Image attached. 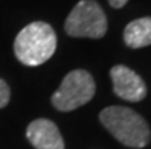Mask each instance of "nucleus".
I'll return each mask as SVG.
<instances>
[{
  "label": "nucleus",
  "instance_id": "2",
  "mask_svg": "<svg viewBox=\"0 0 151 149\" xmlns=\"http://www.w3.org/2000/svg\"><path fill=\"white\" fill-rule=\"evenodd\" d=\"M99 120L105 129L125 146L144 148L151 138L148 123L131 108L119 105L107 107L101 111Z\"/></svg>",
  "mask_w": 151,
  "mask_h": 149
},
{
  "label": "nucleus",
  "instance_id": "1",
  "mask_svg": "<svg viewBox=\"0 0 151 149\" xmlns=\"http://www.w3.org/2000/svg\"><path fill=\"white\" fill-rule=\"evenodd\" d=\"M57 34L44 21H34L19 32L14 41V52L22 64L37 67L55 53Z\"/></svg>",
  "mask_w": 151,
  "mask_h": 149
},
{
  "label": "nucleus",
  "instance_id": "4",
  "mask_svg": "<svg viewBox=\"0 0 151 149\" xmlns=\"http://www.w3.org/2000/svg\"><path fill=\"white\" fill-rule=\"evenodd\" d=\"M66 32L76 38H102L107 32V17L95 0H81L69 14Z\"/></svg>",
  "mask_w": 151,
  "mask_h": 149
},
{
  "label": "nucleus",
  "instance_id": "5",
  "mask_svg": "<svg viewBox=\"0 0 151 149\" xmlns=\"http://www.w3.org/2000/svg\"><path fill=\"white\" fill-rule=\"evenodd\" d=\"M113 91L121 99L128 102H140L147 96V85L144 79L125 66H114L110 70Z\"/></svg>",
  "mask_w": 151,
  "mask_h": 149
},
{
  "label": "nucleus",
  "instance_id": "6",
  "mask_svg": "<svg viewBox=\"0 0 151 149\" xmlns=\"http://www.w3.org/2000/svg\"><path fill=\"white\" fill-rule=\"evenodd\" d=\"M26 137L35 149H64V140L58 126L47 119H37L29 123Z\"/></svg>",
  "mask_w": 151,
  "mask_h": 149
},
{
  "label": "nucleus",
  "instance_id": "9",
  "mask_svg": "<svg viewBox=\"0 0 151 149\" xmlns=\"http://www.w3.org/2000/svg\"><path fill=\"white\" fill-rule=\"evenodd\" d=\"M127 2L128 0H109V3H110V6H113V8H122L124 5H127Z\"/></svg>",
  "mask_w": 151,
  "mask_h": 149
},
{
  "label": "nucleus",
  "instance_id": "7",
  "mask_svg": "<svg viewBox=\"0 0 151 149\" xmlns=\"http://www.w3.org/2000/svg\"><path fill=\"white\" fill-rule=\"evenodd\" d=\"M124 41L128 47L140 49L151 44V17L133 20L124 31Z\"/></svg>",
  "mask_w": 151,
  "mask_h": 149
},
{
  "label": "nucleus",
  "instance_id": "8",
  "mask_svg": "<svg viewBox=\"0 0 151 149\" xmlns=\"http://www.w3.org/2000/svg\"><path fill=\"white\" fill-rule=\"evenodd\" d=\"M9 98H11L9 87H8V84L3 79H0V108L6 107L8 102H9Z\"/></svg>",
  "mask_w": 151,
  "mask_h": 149
},
{
  "label": "nucleus",
  "instance_id": "3",
  "mask_svg": "<svg viewBox=\"0 0 151 149\" xmlns=\"http://www.w3.org/2000/svg\"><path fill=\"white\" fill-rule=\"evenodd\" d=\"M95 79L86 70H73L66 75L58 90L52 94V105L60 111H72L90 102L95 96Z\"/></svg>",
  "mask_w": 151,
  "mask_h": 149
}]
</instances>
